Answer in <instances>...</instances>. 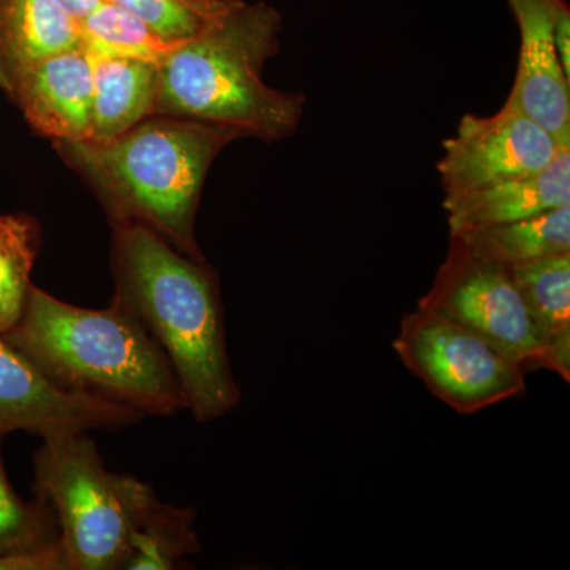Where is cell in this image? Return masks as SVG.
<instances>
[{
	"label": "cell",
	"mask_w": 570,
	"mask_h": 570,
	"mask_svg": "<svg viewBox=\"0 0 570 570\" xmlns=\"http://www.w3.org/2000/svg\"><path fill=\"white\" fill-rule=\"evenodd\" d=\"M520 31L519 70L505 102L570 146V78L562 69L554 24L568 0H508Z\"/></svg>",
	"instance_id": "cell-10"
},
{
	"label": "cell",
	"mask_w": 570,
	"mask_h": 570,
	"mask_svg": "<svg viewBox=\"0 0 570 570\" xmlns=\"http://www.w3.org/2000/svg\"><path fill=\"white\" fill-rule=\"evenodd\" d=\"M193 509L176 508L154 498L138 520L130 539L124 570H171L202 546L194 528Z\"/></svg>",
	"instance_id": "cell-17"
},
{
	"label": "cell",
	"mask_w": 570,
	"mask_h": 570,
	"mask_svg": "<svg viewBox=\"0 0 570 570\" xmlns=\"http://www.w3.org/2000/svg\"><path fill=\"white\" fill-rule=\"evenodd\" d=\"M81 47L80 21L59 0H0V89L32 63Z\"/></svg>",
	"instance_id": "cell-13"
},
{
	"label": "cell",
	"mask_w": 570,
	"mask_h": 570,
	"mask_svg": "<svg viewBox=\"0 0 570 570\" xmlns=\"http://www.w3.org/2000/svg\"><path fill=\"white\" fill-rule=\"evenodd\" d=\"M417 306L483 337L527 371L547 370L546 348L510 273L480 261L460 236L450 235L448 257Z\"/></svg>",
	"instance_id": "cell-7"
},
{
	"label": "cell",
	"mask_w": 570,
	"mask_h": 570,
	"mask_svg": "<svg viewBox=\"0 0 570 570\" xmlns=\"http://www.w3.org/2000/svg\"><path fill=\"white\" fill-rule=\"evenodd\" d=\"M547 355V370L570 381V253L508 269Z\"/></svg>",
	"instance_id": "cell-14"
},
{
	"label": "cell",
	"mask_w": 570,
	"mask_h": 570,
	"mask_svg": "<svg viewBox=\"0 0 570 570\" xmlns=\"http://www.w3.org/2000/svg\"><path fill=\"white\" fill-rule=\"evenodd\" d=\"M92 92L91 58L80 47L32 63L6 94L37 132L55 141H89Z\"/></svg>",
	"instance_id": "cell-11"
},
{
	"label": "cell",
	"mask_w": 570,
	"mask_h": 570,
	"mask_svg": "<svg viewBox=\"0 0 570 570\" xmlns=\"http://www.w3.org/2000/svg\"><path fill=\"white\" fill-rule=\"evenodd\" d=\"M61 539L58 519L47 502L24 501L11 487L0 439V554L47 549Z\"/></svg>",
	"instance_id": "cell-20"
},
{
	"label": "cell",
	"mask_w": 570,
	"mask_h": 570,
	"mask_svg": "<svg viewBox=\"0 0 570 570\" xmlns=\"http://www.w3.org/2000/svg\"><path fill=\"white\" fill-rule=\"evenodd\" d=\"M0 570H70L62 540L28 553L0 554Z\"/></svg>",
	"instance_id": "cell-22"
},
{
	"label": "cell",
	"mask_w": 570,
	"mask_h": 570,
	"mask_svg": "<svg viewBox=\"0 0 570 570\" xmlns=\"http://www.w3.org/2000/svg\"><path fill=\"white\" fill-rule=\"evenodd\" d=\"M0 337L69 392L122 404L142 417L187 411L163 348L116 306L86 309L32 285L20 321Z\"/></svg>",
	"instance_id": "cell-3"
},
{
	"label": "cell",
	"mask_w": 570,
	"mask_h": 570,
	"mask_svg": "<svg viewBox=\"0 0 570 570\" xmlns=\"http://www.w3.org/2000/svg\"><path fill=\"white\" fill-rule=\"evenodd\" d=\"M455 236H460L480 261L505 269L549 255L570 253V204L515 223Z\"/></svg>",
	"instance_id": "cell-16"
},
{
	"label": "cell",
	"mask_w": 570,
	"mask_h": 570,
	"mask_svg": "<svg viewBox=\"0 0 570 570\" xmlns=\"http://www.w3.org/2000/svg\"><path fill=\"white\" fill-rule=\"evenodd\" d=\"M570 204V146L539 174L444 198L450 235L515 223Z\"/></svg>",
	"instance_id": "cell-12"
},
{
	"label": "cell",
	"mask_w": 570,
	"mask_h": 570,
	"mask_svg": "<svg viewBox=\"0 0 570 570\" xmlns=\"http://www.w3.org/2000/svg\"><path fill=\"white\" fill-rule=\"evenodd\" d=\"M281 31L275 7L242 0L157 67L153 116L213 124L268 142L291 137L302 122L305 94L264 81L266 62L281 50Z\"/></svg>",
	"instance_id": "cell-2"
},
{
	"label": "cell",
	"mask_w": 570,
	"mask_h": 570,
	"mask_svg": "<svg viewBox=\"0 0 570 570\" xmlns=\"http://www.w3.org/2000/svg\"><path fill=\"white\" fill-rule=\"evenodd\" d=\"M111 305L132 316L163 348L197 422L238 406L225 337L219 279L205 261L179 253L140 224H118Z\"/></svg>",
	"instance_id": "cell-1"
},
{
	"label": "cell",
	"mask_w": 570,
	"mask_h": 570,
	"mask_svg": "<svg viewBox=\"0 0 570 570\" xmlns=\"http://www.w3.org/2000/svg\"><path fill=\"white\" fill-rule=\"evenodd\" d=\"M40 227L26 214L0 216V335L18 324L31 292Z\"/></svg>",
	"instance_id": "cell-19"
},
{
	"label": "cell",
	"mask_w": 570,
	"mask_h": 570,
	"mask_svg": "<svg viewBox=\"0 0 570 570\" xmlns=\"http://www.w3.org/2000/svg\"><path fill=\"white\" fill-rule=\"evenodd\" d=\"M436 168L445 197L471 193L546 170L558 145L546 129L512 104L491 116L464 115L442 145Z\"/></svg>",
	"instance_id": "cell-8"
},
{
	"label": "cell",
	"mask_w": 570,
	"mask_h": 570,
	"mask_svg": "<svg viewBox=\"0 0 570 570\" xmlns=\"http://www.w3.org/2000/svg\"><path fill=\"white\" fill-rule=\"evenodd\" d=\"M403 365L459 414L471 415L527 390L520 363L450 318L417 306L393 340Z\"/></svg>",
	"instance_id": "cell-6"
},
{
	"label": "cell",
	"mask_w": 570,
	"mask_h": 570,
	"mask_svg": "<svg viewBox=\"0 0 570 570\" xmlns=\"http://www.w3.org/2000/svg\"><path fill=\"white\" fill-rule=\"evenodd\" d=\"M89 58L94 71L89 141L115 140L151 118L157 92L156 66L134 59Z\"/></svg>",
	"instance_id": "cell-15"
},
{
	"label": "cell",
	"mask_w": 570,
	"mask_h": 570,
	"mask_svg": "<svg viewBox=\"0 0 570 570\" xmlns=\"http://www.w3.org/2000/svg\"><path fill=\"white\" fill-rule=\"evenodd\" d=\"M554 41H557L558 56L562 69L570 78V9L561 11L558 17L557 24H554Z\"/></svg>",
	"instance_id": "cell-23"
},
{
	"label": "cell",
	"mask_w": 570,
	"mask_h": 570,
	"mask_svg": "<svg viewBox=\"0 0 570 570\" xmlns=\"http://www.w3.org/2000/svg\"><path fill=\"white\" fill-rule=\"evenodd\" d=\"M80 28L81 47L97 58L134 59L159 67L181 43L163 39L148 24L108 0L86 14Z\"/></svg>",
	"instance_id": "cell-18"
},
{
	"label": "cell",
	"mask_w": 570,
	"mask_h": 570,
	"mask_svg": "<svg viewBox=\"0 0 570 570\" xmlns=\"http://www.w3.org/2000/svg\"><path fill=\"white\" fill-rule=\"evenodd\" d=\"M41 439L37 498L58 519L70 570H121L156 491L132 475L108 471L86 431Z\"/></svg>",
	"instance_id": "cell-5"
},
{
	"label": "cell",
	"mask_w": 570,
	"mask_h": 570,
	"mask_svg": "<svg viewBox=\"0 0 570 570\" xmlns=\"http://www.w3.org/2000/svg\"><path fill=\"white\" fill-rule=\"evenodd\" d=\"M59 2H61L78 21H81L82 18L91 13L102 0H59Z\"/></svg>",
	"instance_id": "cell-24"
},
{
	"label": "cell",
	"mask_w": 570,
	"mask_h": 570,
	"mask_svg": "<svg viewBox=\"0 0 570 570\" xmlns=\"http://www.w3.org/2000/svg\"><path fill=\"white\" fill-rule=\"evenodd\" d=\"M238 134L174 116H151L110 141H55L94 187L112 225L151 228L179 253L205 261L195 216L213 160Z\"/></svg>",
	"instance_id": "cell-4"
},
{
	"label": "cell",
	"mask_w": 570,
	"mask_h": 570,
	"mask_svg": "<svg viewBox=\"0 0 570 570\" xmlns=\"http://www.w3.org/2000/svg\"><path fill=\"white\" fill-rule=\"evenodd\" d=\"M141 419V414L122 404L58 387L0 337V439L13 431L47 438L116 430Z\"/></svg>",
	"instance_id": "cell-9"
},
{
	"label": "cell",
	"mask_w": 570,
	"mask_h": 570,
	"mask_svg": "<svg viewBox=\"0 0 570 570\" xmlns=\"http://www.w3.org/2000/svg\"><path fill=\"white\" fill-rule=\"evenodd\" d=\"M168 41L193 39L242 0H108Z\"/></svg>",
	"instance_id": "cell-21"
}]
</instances>
